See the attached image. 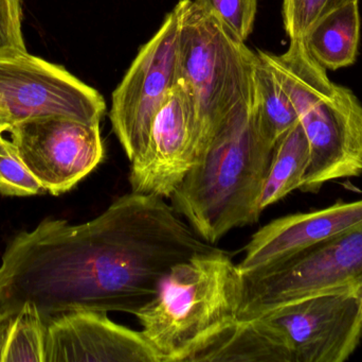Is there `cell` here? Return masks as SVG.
Returning <instances> with one entry per match:
<instances>
[{
    "label": "cell",
    "mask_w": 362,
    "mask_h": 362,
    "mask_svg": "<svg viewBox=\"0 0 362 362\" xmlns=\"http://www.w3.org/2000/svg\"><path fill=\"white\" fill-rule=\"evenodd\" d=\"M215 248L163 198L131 191L93 220L47 218L15 236L0 265V314L31 305L44 321L72 310L135 316L176 265Z\"/></svg>",
    "instance_id": "obj_1"
},
{
    "label": "cell",
    "mask_w": 362,
    "mask_h": 362,
    "mask_svg": "<svg viewBox=\"0 0 362 362\" xmlns=\"http://www.w3.org/2000/svg\"><path fill=\"white\" fill-rule=\"evenodd\" d=\"M272 153L253 125L251 106L240 108L211 138L171 205L198 237L215 246L232 230L259 221Z\"/></svg>",
    "instance_id": "obj_2"
},
{
    "label": "cell",
    "mask_w": 362,
    "mask_h": 362,
    "mask_svg": "<svg viewBox=\"0 0 362 362\" xmlns=\"http://www.w3.org/2000/svg\"><path fill=\"white\" fill-rule=\"evenodd\" d=\"M243 287L238 265L215 248L176 265L135 317L160 362H192L238 322Z\"/></svg>",
    "instance_id": "obj_3"
},
{
    "label": "cell",
    "mask_w": 362,
    "mask_h": 362,
    "mask_svg": "<svg viewBox=\"0 0 362 362\" xmlns=\"http://www.w3.org/2000/svg\"><path fill=\"white\" fill-rule=\"evenodd\" d=\"M259 55L291 98L310 142L300 191L316 193L329 181L361 176L362 106L356 96L329 80L304 43L291 42L283 55Z\"/></svg>",
    "instance_id": "obj_4"
},
{
    "label": "cell",
    "mask_w": 362,
    "mask_h": 362,
    "mask_svg": "<svg viewBox=\"0 0 362 362\" xmlns=\"http://www.w3.org/2000/svg\"><path fill=\"white\" fill-rule=\"evenodd\" d=\"M175 9L178 80L189 87L197 116L196 162L232 115L252 106L257 53L193 0H180Z\"/></svg>",
    "instance_id": "obj_5"
},
{
    "label": "cell",
    "mask_w": 362,
    "mask_h": 362,
    "mask_svg": "<svg viewBox=\"0 0 362 362\" xmlns=\"http://www.w3.org/2000/svg\"><path fill=\"white\" fill-rule=\"evenodd\" d=\"M240 321L316 295L352 293L362 281V222L288 259L243 273Z\"/></svg>",
    "instance_id": "obj_6"
},
{
    "label": "cell",
    "mask_w": 362,
    "mask_h": 362,
    "mask_svg": "<svg viewBox=\"0 0 362 362\" xmlns=\"http://www.w3.org/2000/svg\"><path fill=\"white\" fill-rule=\"evenodd\" d=\"M105 111L99 91L62 66L28 51L0 53V133L48 117L100 123Z\"/></svg>",
    "instance_id": "obj_7"
},
{
    "label": "cell",
    "mask_w": 362,
    "mask_h": 362,
    "mask_svg": "<svg viewBox=\"0 0 362 362\" xmlns=\"http://www.w3.org/2000/svg\"><path fill=\"white\" fill-rule=\"evenodd\" d=\"M253 320L281 362H344L362 338L361 310L353 293L291 302Z\"/></svg>",
    "instance_id": "obj_8"
},
{
    "label": "cell",
    "mask_w": 362,
    "mask_h": 362,
    "mask_svg": "<svg viewBox=\"0 0 362 362\" xmlns=\"http://www.w3.org/2000/svg\"><path fill=\"white\" fill-rule=\"evenodd\" d=\"M178 31L180 19L174 8L112 93L110 123L129 161L146 148L153 119L178 81Z\"/></svg>",
    "instance_id": "obj_9"
},
{
    "label": "cell",
    "mask_w": 362,
    "mask_h": 362,
    "mask_svg": "<svg viewBox=\"0 0 362 362\" xmlns=\"http://www.w3.org/2000/svg\"><path fill=\"white\" fill-rule=\"evenodd\" d=\"M8 132L28 169L53 196L74 188L105 157L100 123L48 117L18 123Z\"/></svg>",
    "instance_id": "obj_10"
},
{
    "label": "cell",
    "mask_w": 362,
    "mask_h": 362,
    "mask_svg": "<svg viewBox=\"0 0 362 362\" xmlns=\"http://www.w3.org/2000/svg\"><path fill=\"white\" fill-rule=\"evenodd\" d=\"M197 137L193 96L178 80L153 119L146 148L131 161L132 193L170 199L194 165Z\"/></svg>",
    "instance_id": "obj_11"
},
{
    "label": "cell",
    "mask_w": 362,
    "mask_h": 362,
    "mask_svg": "<svg viewBox=\"0 0 362 362\" xmlns=\"http://www.w3.org/2000/svg\"><path fill=\"white\" fill-rule=\"evenodd\" d=\"M45 362H160L141 331L106 312L72 310L45 321Z\"/></svg>",
    "instance_id": "obj_12"
},
{
    "label": "cell",
    "mask_w": 362,
    "mask_h": 362,
    "mask_svg": "<svg viewBox=\"0 0 362 362\" xmlns=\"http://www.w3.org/2000/svg\"><path fill=\"white\" fill-rule=\"evenodd\" d=\"M361 222L362 200L281 217L253 234L238 267L242 273L268 267Z\"/></svg>",
    "instance_id": "obj_13"
},
{
    "label": "cell",
    "mask_w": 362,
    "mask_h": 362,
    "mask_svg": "<svg viewBox=\"0 0 362 362\" xmlns=\"http://www.w3.org/2000/svg\"><path fill=\"white\" fill-rule=\"evenodd\" d=\"M251 116L259 137L272 150L279 140L299 123L291 98L259 52L253 72Z\"/></svg>",
    "instance_id": "obj_14"
},
{
    "label": "cell",
    "mask_w": 362,
    "mask_h": 362,
    "mask_svg": "<svg viewBox=\"0 0 362 362\" xmlns=\"http://www.w3.org/2000/svg\"><path fill=\"white\" fill-rule=\"evenodd\" d=\"M361 35L358 1L350 2L325 16L305 40L320 65L338 69L354 63Z\"/></svg>",
    "instance_id": "obj_15"
},
{
    "label": "cell",
    "mask_w": 362,
    "mask_h": 362,
    "mask_svg": "<svg viewBox=\"0 0 362 362\" xmlns=\"http://www.w3.org/2000/svg\"><path fill=\"white\" fill-rule=\"evenodd\" d=\"M310 161V142L298 123L274 147L259 198L261 212L300 188Z\"/></svg>",
    "instance_id": "obj_16"
},
{
    "label": "cell",
    "mask_w": 362,
    "mask_h": 362,
    "mask_svg": "<svg viewBox=\"0 0 362 362\" xmlns=\"http://www.w3.org/2000/svg\"><path fill=\"white\" fill-rule=\"evenodd\" d=\"M281 362L276 348L255 320L240 321L221 334L192 362Z\"/></svg>",
    "instance_id": "obj_17"
},
{
    "label": "cell",
    "mask_w": 362,
    "mask_h": 362,
    "mask_svg": "<svg viewBox=\"0 0 362 362\" xmlns=\"http://www.w3.org/2000/svg\"><path fill=\"white\" fill-rule=\"evenodd\" d=\"M46 324L37 310L25 305L16 315L8 333L4 362H45Z\"/></svg>",
    "instance_id": "obj_18"
},
{
    "label": "cell",
    "mask_w": 362,
    "mask_h": 362,
    "mask_svg": "<svg viewBox=\"0 0 362 362\" xmlns=\"http://www.w3.org/2000/svg\"><path fill=\"white\" fill-rule=\"evenodd\" d=\"M358 0H283V23L291 42L305 44L306 38L325 16Z\"/></svg>",
    "instance_id": "obj_19"
},
{
    "label": "cell",
    "mask_w": 362,
    "mask_h": 362,
    "mask_svg": "<svg viewBox=\"0 0 362 362\" xmlns=\"http://www.w3.org/2000/svg\"><path fill=\"white\" fill-rule=\"evenodd\" d=\"M42 191L44 188L19 157L16 147L0 133V193L27 197Z\"/></svg>",
    "instance_id": "obj_20"
},
{
    "label": "cell",
    "mask_w": 362,
    "mask_h": 362,
    "mask_svg": "<svg viewBox=\"0 0 362 362\" xmlns=\"http://www.w3.org/2000/svg\"><path fill=\"white\" fill-rule=\"evenodd\" d=\"M243 42L252 33L257 0H194Z\"/></svg>",
    "instance_id": "obj_21"
},
{
    "label": "cell",
    "mask_w": 362,
    "mask_h": 362,
    "mask_svg": "<svg viewBox=\"0 0 362 362\" xmlns=\"http://www.w3.org/2000/svg\"><path fill=\"white\" fill-rule=\"evenodd\" d=\"M27 51L21 0H0V53Z\"/></svg>",
    "instance_id": "obj_22"
},
{
    "label": "cell",
    "mask_w": 362,
    "mask_h": 362,
    "mask_svg": "<svg viewBox=\"0 0 362 362\" xmlns=\"http://www.w3.org/2000/svg\"><path fill=\"white\" fill-rule=\"evenodd\" d=\"M14 318L11 315L0 314V362H4V350Z\"/></svg>",
    "instance_id": "obj_23"
},
{
    "label": "cell",
    "mask_w": 362,
    "mask_h": 362,
    "mask_svg": "<svg viewBox=\"0 0 362 362\" xmlns=\"http://www.w3.org/2000/svg\"><path fill=\"white\" fill-rule=\"evenodd\" d=\"M353 295L356 298L357 302H358L359 310H361V316L362 320V281L353 289Z\"/></svg>",
    "instance_id": "obj_24"
},
{
    "label": "cell",
    "mask_w": 362,
    "mask_h": 362,
    "mask_svg": "<svg viewBox=\"0 0 362 362\" xmlns=\"http://www.w3.org/2000/svg\"><path fill=\"white\" fill-rule=\"evenodd\" d=\"M2 134V133H1Z\"/></svg>",
    "instance_id": "obj_25"
}]
</instances>
